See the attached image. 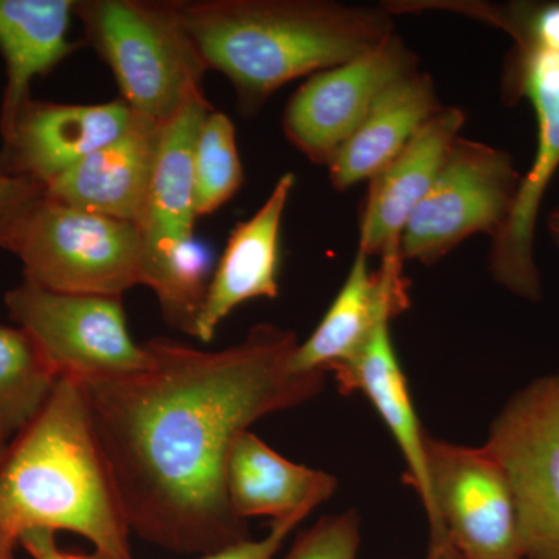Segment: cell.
<instances>
[{
	"instance_id": "cell-5",
	"label": "cell",
	"mask_w": 559,
	"mask_h": 559,
	"mask_svg": "<svg viewBox=\"0 0 559 559\" xmlns=\"http://www.w3.org/2000/svg\"><path fill=\"white\" fill-rule=\"evenodd\" d=\"M75 16L139 116L164 124L205 97L207 66L170 2L81 0Z\"/></svg>"
},
{
	"instance_id": "cell-19",
	"label": "cell",
	"mask_w": 559,
	"mask_h": 559,
	"mask_svg": "<svg viewBox=\"0 0 559 559\" xmlns=\"http://www.w3.org/2000/svg\"><path fill=\"white\" fill-rule=\"evenodd\" d=\"M333 374L341 392L366 396L388 426L406 463V481L417 492L429 521L432 518L426 452L429 432L419 423L406 374L390 337V325L381 326L358 358Z\"/></svg>"
},
{
	"instance_id": "cell-15",
	"label": "cell",
	"mask_w": 559,
	"mask_h": 559,
	"mask_svg": "<svg viewBox=\"0 0 559 559\" xmlns=\"http://www.w3.org/2000/svg\"><path fill=\"white\" fill-rule=\"evenodd\" d=\"M465 119L462 109L443 106L399 156L369 180L359 218V250L369 259L401 257L404 227L432 187Z\"/></svg>"
},
{
	"instance_id": "cell-27",
	"label": "cell",
	"mask_w": 559,
	"mask_h": 559,
	"mask_svg": "<svg viewBox=\"0 0 559 559\" xmlns=\"http://www.w3.org/2000/svg\"><path fill=\"white\" fill-rule=\"evenodd\" d=\"M46 193L43 183L0 175V229L22 209Z\"/></svg>"
},
{
	"instance_id": "cell-4",
	"label": "cell",
	"mask_w": 559,
	"mask_h": 559,
	"mask_svg": "<svg viewBox=\"0 0 559 559\" xmlns=\"http://www.w3.org/2000/svg\"><path fill=\"white\" fill-rule=\"evenodd\" d=\"M212 103L190 102L162 124L159 151L145 218L140 226L143 282L173 329L193 334L207 294L209 259L194 241V146Z\"/></svg>"
},
{
	"instance_id": "cell-16",
	"label": "cell",
	"mask_w": 559,
	"mask_h": 559,
	"mask_svg": "<svg viewBox=\"0 0 559 559\" xmlns=\"http://www.w3.org/2000/svg\"><path fill=\"white\" fill-rule=\"evenodd\" d=\"M162 124L135 114L119 139L94 151L46 187V197L142 226L159 151Z\"/></svg>"
},
{
	"instance_id": "cell-30",
	"label": "cell",
	"mask_w": 559,
	"mask_h": 559,
	"mask_svg": "<svg viewBox=\"0 0 559 559\" xmlns=\"http://www.w3.org/2000/svg\"><path fill=\"white\" fill-rule=\"evenodd\" d=\"M14 546L16 544L0 535V559H14Z\"/></svg>"
},
{
	"instance_id": "cell-32",
	"label": "cell",
	"mask_w": 559,
	"mask_h": 559,
	"mask_svg": "<svg viewBox=\"0 0 559 559\" xmlns=\"http://www.w3.org/2000/svg\"><path fill=\"white\" fill-rule=\"evenodd\" d=\"M7 447H9V444L2 443V441H0V463H2L3 457H5Z\"/></svg>"
},
{
	"instance_id": "cell-7",
	"label": "cell",
	"mask_w": 559,
	"mask_h": 559,
	"mask_svg": "<svg viewBox=\"0 0 559 559\" xmlns=\"http://www.w3.org/2000/svg\"><path fill=\"white\" fill-rule=\"evenodd\" d=\"M428 559H524L516 503L484 447L428 436Z\"/></svg>"
},
{
	"instance_id": "cell-6",
	"label": "cell",
	"mask_w": 559,
	"mask_h": 559,
	"mask_svg": "<svg viewBox=\"0 0 559 559\" xmlns=\"http://www.w3.org/2000/svg\"><path fill=\"white\" fill-rule=\"evenodd\" d=\"M0 249L20 259L25 282L57 293L123 297L143 282L138 226L46 193L0 229Z\"/></svg>"
},
{
	"instance_id": "cell-18",
	"label": "cell",
	"mask_w": 559,
	"mask_h": 559,
	"mask_svg": "<svg viewBox=\"0 0 559 559\" xmlns=\"http://www.w3.org/2000/svg\"><path fill=\"white\" fill-rule=\"evenodd\" d=\"M441 108L436 81L421 69L390 84L326 167L333 189L342 193L373 178Z\"/></svg>"
},
{
	"instance_id": "cell-22",
	"label": "cell",
	"mask_w": 559,
	"mask_h": 559,
	"mask_svg": "<svg viewBox=\"0 0 559 559\" xmlns=\"http://www.w3.org/2000/svg\"><path fill=\"white\" fill-rule=\"evenodd\" d=\"M61 380L60 371L27 331L0 325V441L27 428Z\"/></svg>"
},
{
	"instance_id": "cell-26",
	"label": "cell",
	"mask_w": 559,
	"mask_h": 559,
	"mask_svg": "<svg viewBox=\"0 0 559 559\" xmlns=\"http://www.w3.org/2000/svg\"><path fill=\"white\" fill-rule=\"evenodd\" d=\"M307 516V513H299L286 518V520L274 521L271 524L270 533L264 538L246 539L226 547V549L204 555L200 559H274L289 533Z\"/></svg>"
},
{
	"instance_id": "cell-1",
	"label": "cell",
	"mask_w": 559,
	"mask_h": 559,
	"mask_svg": "<svg viewBox=\"0 0 559 559\" xmlns=\"http://www.w3.org/2000/svg\"><path fill=\"white\" fill-rule=\"evenodd\" d=\"M143 344L148 369L76 380L131 532L201 557L250 539L227 496L230 452L253 423L319 395L326 373L294 369L297 334L274 323L219 352Z\"/></svg>"
},
{
	"instance_id": "cell-20",
	"label": "cell",
	"mask_w": 559,
	"mask_h": 559,
	"mask_svg": "<svg viewBox=\"0 0 559 559\" xmlns=\"http://www.w3.org/2000/svg\"><path fill=\"white\" fill-rule=\"evenodd\" d=\"M226 485L240 520L267 516L274 522L312 513L334 495L337 480L325 471L290 462L248 430L230 452Z\"/></svg>"
},
{
	"instance_id": "cell-9",
	"label": "cell",
	"mask_w": 559,
	"mask_h": 559,
	"mask_svg": "<svg viewBox=\"0 0 559 559\" xmlns=\"http://www.w3.org/2000/svg\"><path fill=\"white\" fill-rule=\"evenodd\" d=\"M521 173L513 156L459 135L401 235V259L439 263L474 235L496 237L509 219Z\"/></svg>"
},
{
	"instance_id": "cell-2",
	"label": "cell",
	"mask_w": 559,
	"mask_h": 559,
	"mask_svg": "<svg viewBox=\"0 0 559 559\" xmlns=\"http://www.w3.org/2000/svg\"><path fill=\"white\" fill-rule=\"evenodd\" d=\"M175 16L246 114L290 81L367 53L395 32L384 5L333 0H175Z\"/></svg>"
},
{
	"instance_id": "cell-21",
	"label": "cell",
	"mask_w": 559,
	"mask_h": 559,
	"mask_svg": "<svg viewBox=\"0 0 559 559\" xmlns=\"http://www.w3.org/2000/svg\"><path fill=\"white\" fill-rule=\"evenodd\" d=\"M76 0H0V53L7 83L0 108L5 134L32 100L33 80L46 75L76 50L68 38Z\"/></svg>"
},
{
	"instance_id": "cell-23",
	"label": "cell",
	"mask_w": 559,
	"mask_h": 559,
	"mask_svg": "<svg viewBox=\"0 0 559 559\" xmlns=\"http://www.w3.org/2000/svg\"><path fill=\"white\" fill-rule=\"evenodd\" d=\"M382 5L396 14L444 11L463 14L474 21L499 28L513 39L514 46L557 51L559 53V2L557 0H390Z\"/></svg>"
},
{
	"instance_id": "cell-11",
	"label": "cell",
	"mask_w": 559,
	"mask_h": 559,
	"mask_svg": "<svg viewBox=\"0 0 559 559\" xmlns=\"http://www.w3.org/2000/svg\"><path fill=\"white\" fill-rule=\"evenodd\" d=\"M11 320L38 342L61 377H124L153 364L128 330L123 297L69 294L22 282L5 294Z\"/></svg>"
},
{
	"instance_id": "cell-28",
	"label": "cell",
	"mask_w": 559,
	"mask_h": 559,
	"mask_svg": "<svg viewBox=\"0 0 559 559\" xmlns=\"http://www.w3.org/2000/svg\"><path fill=\"white\" fill-rule=\"evenodd\" d=\"M20 544L33 559H72V554L60 550L57 533L51 530H32L24 533Z\"/></svg>"
},
{
	"instance_id": "cell-29",
	"label": "cell",
	"mask_w": 559,
	"mask_h": 559,
	"mask_svg": "<svg viewBox=\"0 0 559 559\" xmlns=\"http://www.w3.org/2000/svg\"><path fill=\"white\" fill-rule=\"evenodd\" d=\"M547 227H549V234L554 238L555 245L559 248V205L550 213Z\"/></svg>"
},
{
	"instance_id": "cell-3",
	"label": "cell",
	"mask_w": 559,
	"mask_h": 559,
	"mask_svg": "<svg viewBox=\"0 0 559 559\" xmlns=\"http://www.w3.org/2000/svg\"><path fill=\"white\" fill-rule=\"evenodd\" d=\"M32 530L83 536L103 559H135L130 524L79 381L61 377L0 463V535Z\"/></svg>"
},
{
	"instance_id": "cell-14",
	"label": "cell",
	"mask_w": 559,
	"mask_h": 559,
	"mask_svg": "<svg viewBox=\"0 0 559 559\" xmlns=\"http://www.w3.org/2000/svg\"><path fill=\"white\" fill-rule=\"evenodd\" d=\"M409 307V282L403 274V259H381V266L371 271L369 257L358 250L344 285L318 329L297 345L294 369L334 373L358 358L377 331L390 325V320Z\"/></svg>"
},
{
	"instance_id": "cell-10",
	"label": "cell",
	"mask_w": 559,
	"mask_h": 559,
	"mask_svg": "<svg viewBox=\"0 0 559 559\" xmlns=\"http://www.w3.org/2000/svg\"><path fill=\"white\" fill-rule=\"evenodd\" d=\"M484 448L509 481L524 559H559V373L514 393Z\"/></svg>"
},
{
	"instance_id": "cell-17",
	"label": "cell",
	"mask_w": 559,
	"mask_h": 559,
	"mask_svg": "<svg viewBox=\"0 0 559 559\" xmlns=\"http://www.w3.org/2000/svg\"><path fill=\"white\" fill-rule=\"evenodd\" d=\"M294 186L296 176L285 173L263 205L231 230L194 323L197 340L212 341L219 323L246 301L278 296L280 229Z\"/></svg>"
},
{
	"instance_id": "cell-31",
	"label": "cell",
	"mask_w": 559,
	"mask_h": 559,
	"mask_svg": "<svg viewBox=\"0 0 559 559\" xmlns=\"http://www.w3.org/2000/svg\"><path fill=\"white\" fill-rule=\"evenodd\" d=\"M72 559H103L102 557H98L97 554H72Z\"/></svg>"
},
{
	"instance_id": "cell-12",
	"label": "cell",
	"mask_w": 559,
	"mask_h": 559,
	"mask_svg": "<svg viewBox=\"0 0 559 559\" xmlns=\"http://www.w3.org/2000/svg\"><path fill=\"white\" fill-rule=\"evenodd\" d=\"M418 64L406 40L390 33L367 53L305 81L286 105L283 134L312 164L329 167L382 92Z\"/></svg>"
},
{
	"instance_id": "cell-24",
	"label": "cell",
	"mask_w": 559,
	"mask_h": 559,
	"mask_svg": "<svg viewBox=\"0 0 559 559\" xmlns=\"http://www.w3.org/2000/svg\"><path fill=\"white\" fill-rule=\"evenodd\" d=\"M198 218L226 205L245 182L237 130L227 114L210 110L202 121L193 160Z\"/></svg>"
},
{
	"instance_id": "cell-13",
	"label": "cell",
	"mask_w": 559,
	"mask_h": 559,
	"mask_svg": "<svg viewBox=\"0 0 559 559\" xmlns=\"http://www.w3.org/2000/svg\"><path fill=\"white\" fill-rule=\"evenodd\" d=\"M135 112L123 100L64 105L32 100L2 135L0 175L49 186L127 132Z\"/></svg>"
},
{
	"instance_id": "cell-8",
	"label": "cell",
	"mask_w": 559,
	"mask_h": 559,
	"mask_svg": "<svg viewBox=\"0 0 559 559\" xmlns=\"http://www.w3.org/2000/svg\"><path fill=\"white\" fill-rule=\"evenodd\" d=\"M500 97L509 106L528 102L538 127L535 160L522 176L507 223L489 250V271L502 288L528 301L543 294L535 259L540 204L559 168V53L513 46L503 64Z\"/></svg>"
},
{
	"instance_id": "cell-25",
	"label": "cell",
	"mask_w": 559,
	"mask_h": 559,
	"mask_svg": "<svg viewBox=\"0 0 559 559\" xmlns=\"http://www.w3.org/2000/svg\"><path fill=\"white\" fill-rule=\"evenodd\" d=\"M360 520L356 511L322 518L305 530L283 559H358Z\"/></svg>"
}]
</instances>
